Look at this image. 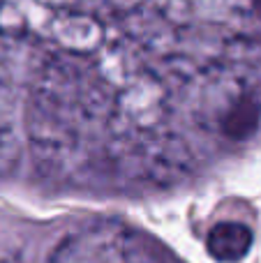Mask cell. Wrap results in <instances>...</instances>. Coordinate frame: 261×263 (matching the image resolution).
Here are the masks:
<instances>
[{"label":"cell","mask_w":261,"mask_h":263,"mask_svg":"<svg viewBox=\"0 0 261 263\" xmlns=\"http://www.w3.org/2000/svg\"><path fill=\"white\" fill-rule=\"evenodd\" d=\"M252 247V231L240 222H222L211 229L206 238V250L215 261L236 263Z\"/></svg>","instance_id":"obj_1"}]
</instances>
